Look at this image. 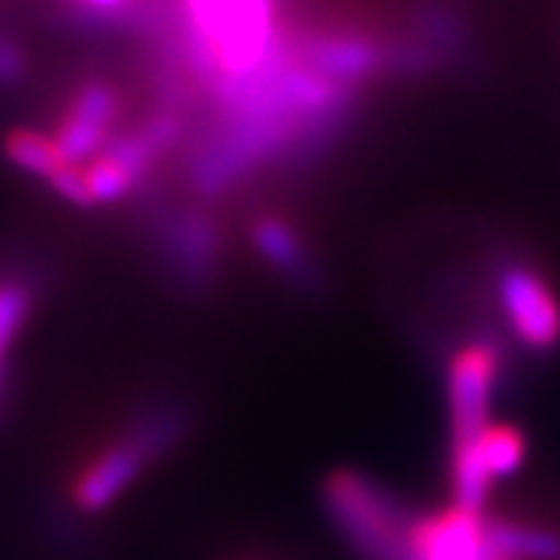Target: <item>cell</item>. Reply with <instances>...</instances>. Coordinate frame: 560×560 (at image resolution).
Wrapping results in <instances>:
<instances>
[{"label":"cell","mask_w":560,"mask_h":560,"mask_svg":"<svg viewBox=\"0 0 560 560\" xmlns=\"http://www.w3.org/2000/svg\"><path fill=\"white\" fill-rule=\"evenodd\" d=\"M420 555L423 560H486L480 514L455 508L420 523Z\"/></svg>","instance_id":"12"},{"label":"cell","mask_w":560,"mask_h":560,"mask_svg":"<svg viewBox=\"0 0 560 560\" xmlns=\"http://www.w3.org/2000/svg\"><path fill=\"white\" fill-rule=\"evenodd\" d=\"M440 60L442 75H474L482 69L477 25L458 0H415L401 25Z\"/></svg>","instance_id":"7"},{"label":"cell","mask_w":560,"mask_h":560,"mask_svg":"<svg viewBox=\"0 0 560 560\" xmlns=\"http://www.w3.org/2000/svg\"><path fill=\"white\" fill-rule=\"evenodd\" d=\"M499 374V352L486 342L455 352L448 364V408H452V458L470 455L489 430L492 383Z\"/></svg>","instance_id":"5"},{"label":"cell","mask_w":560,"mask_h":560,"mask_svg":"<svg viewBox=\"0 0 560 560\" xmlns=\"http://www.w3.org/2000/svg\"><path fill=\"white\" fill-rule=\"evenodd\" d=\"M253 246L259 249L265 261L271 268H278L283 278H290L302 290H312L320 280V271L308 246L302 243V237L278 215H261L253 221Z\"/></svg>","instance_id":"11"},{"label":"cell","mask_w":560,"mask_h":560,"mask_svg":"<svg viewBox=\"0 0 560 560\" xmlns=\"http://www.w3.org/2000/svg\"><path fill=\"white\" fill-rule=\"evenodd\" d=\"M184 430V418L180 415H160V418L147 420L140 430L131 436L116 442L113 448L101 452L97 458L88 464V470L75 480L72 499L81 511H103L109 501L119 499L125 486L138 480L140 467L150 458H156L165 445L178 440Z\"/></svg>","instance_id":"3"},{"label":"cell","mask_w":560,"mask_h":560,"mask_svg":"<svg viewBox=\"0 0 560 560\" xmlns=\"http://www.w3.org/2000/svg\"><path fill=\"white\" fill-rule=\"evenodd\" d=\"M361 116V88L346 91L342 97L318 109L315 116L302 119L293 131V140L287 147V153L280 156V168L302 175L308 168H315L327 160L342 140L349 138V131L359 125Z\"/></svg>","instance_id":"9"},{"label":"cell","mask_w":560,"mask_h":560,"mask_svg":"<svg viewBox=\"0 0 560 560\" xmlns=\"http://www.w3.org/2000/svg\"><path fill=\"white\" fill-rule=\"evenodd\" d=\"M162 246L184 283H206L219 261V228L202 212H178L165 221Z\"/></svg>","instance_id":"10"},{"label":"cell","mask_w":560,"mask_h":560,"mask_svg":"<svg viewBox=\"0 0 560 560\" xmlns=\"http://www.w3.org/2000/svg\"><path fill=\"white\" fill-rule=\"evenodd\" d=\"M495 293L514 337L526 349H555L560 342V305L551 287L526 261L504 259L495 268Z\"/></svg>","instance_id":"6"},{"label":"cell","mask_w":560,"mask_h":560,"mask_svg":"<svg viewBox=\"0 0 560 560\" xmlns=\"http://www.w3.org/2000/svg\"><path fill=\"white\" fill-rule=\"evenodd\" d=\"M28 308H32V290L20 280H3L0 283V361L22 320L28 318Z\"/></svg>","instance_id":"18"},{"label":"cell","mask_w":560,"mask_h":560,"mask_svg":"<svg viewBox=\"0 0 560 560\" xmlns=\"http://www.w3.org/2000/svg\"><path fill=\"white\" fill-rule=\"evenodd\" d=\"M442 66L411 32L396 28L383 35V79L381 81H430L440 79Z\"/></svg>","instance_id":"14"},{"label":"cell","mask_w":560,"mask_h":560,"mask_svg":"<svg viewBox=\"0 0 560 560\" xmlns=\"http://www.w3.org/2000/svg\"><path fill=\"white\" fill-rule=\"evenodd\" d=\"M296 131V121L265 116H221L190 153V184L202 197H219L261 165L280 162Z\"/></svg>","instance_id":"2"},{"label":"cell","mask_w":560,"mask_h":560,"mask_svg":"<svg viewBox=\"0 0 560 560\" xmlns=\"http://www.w3.org/2000/svg\"><path fill=\"white\" fill-rule=\"evenodd\" d=\"M3 153L13 165H20V168L44 180H50L62 165H69L60 153V147H57V140L38 135V131H28V128H16V131L7 135Z\"/></svg>","instance_id":"15"},{"label":"cell","mask_w":560,"mask_h":560,"mask_svg":"<svg viewBox=\"0 0 560 560\" xmlns=\"http://www.w3.org/2000/svg\"><path fill=\"white\" fill-rule=\"evenodd\" d=\"M523 452H526V445H523V436L514 427H489L477 442V458L486 467L489 480L514 474L521 467Z\"/></svg>","instance_id":"16"},{"label":"cell","mask_w":560,"mask_h":560,"mask_svg":"<svg viewBox=\"0 0 560 560\" xmlns=\"http://www.w3.org/2000/svg\"><path fill=\"white\" fill-rule=\"evenodd\" d=\"M25 75V57L13 40L0 38V84H13Z\"/></svg>","instance_id":"19"},{"label":"cell","mask_w":560,"mask_h":560,"mask_svg":"<svg viewBox=\"0 0 560 560\" xmlns=\"http://www.w3.org/2000/svg\"><path fill=\"white\" fill-rule=\"evenodd\" d=\"M119 113V97L106 81H88L72 97L60 128H57V147L66 162L81 165L84 160L101 156L103 147L113 140V121Z\"/></svg>","instance_id":"8"},{"label":"cell","mask_w":560,"mask_h":560,"mask_svg":"<svg viewBox=\"0 0 560 560\" xmlns=\"http://www.w3.org/2000/svg\"><path fill=\"white\" fill-rule=\"evenodd\" d=\"M482 555L486 560H558L560 536L521 523H482Z\"/></svg>","instance_id":"13"},{"label":"cell","mask_w":560,"mask_h":560,"mask_svg":"<svg viewBox=\"0 0 560 560\" xmlns=\"http://www.w3.org/2000/svg\"><path fill=\"white\" fill-rule=\"evenodd\" d=\"M324 504L340 533L364 560H423L420 517H415L381 482L337 470L324 482Z\"/></svg>","instance_id":"1"},{"label":"cell","mask_w":560,"mask_h":560,"mask_svg":"<svg viewBox=\"0 0 560 560\" xmlns=\"http://www.w3.org/2000/svg\"><path fill=\"white\" fill-rule=\"evenodd\" d=\"M84 178H88V190H91V200L94 202L121 200L138 184V178L116 156H109L106 150H103L101 156H94L91 165H84Z\"/></svg>","instance_id":"17"},{"label":"cell","mask_w":560,"mask_h":560,"mask_svg":"<svg viewBox=\"0 0 560 560\" xmlns=\"http://www.w3.org/2000/svg\"><path fill=\"white\" fill-rule=\"evenodd\" d=\"M293 50L302 66L346 88L383 79V35L364 28H293Z\"/></svg>","instance_id":"4"}]
</instances>
